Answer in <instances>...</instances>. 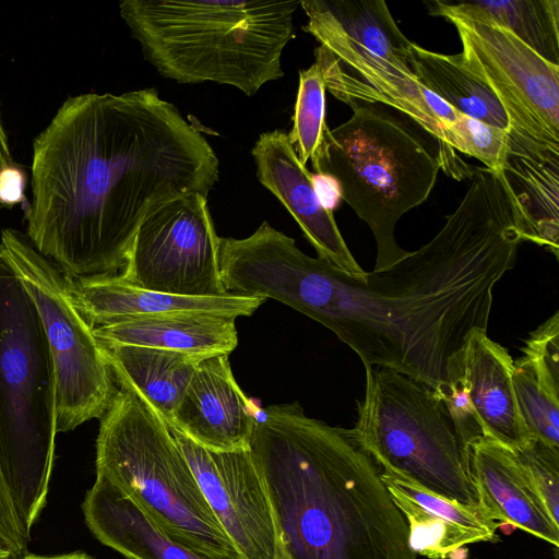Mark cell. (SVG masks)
Segmentation results:
<instances>
[{
  "instance_id": "6da1fadb",
  "label": "cell",
  "mask_w": 559,
  "mask_h": 559,
  "mask_svg": "<svg viewBox=\"0 0 559 559\" xmlns=\"http://www.w3.org/2000/svg\"><path fill=\"white\" fill-rule=\"evenodd\" d=\"M522 241L523 214L511 186L501 170L477 167L441 230L365 281L307 255L265 225L240 249L231 285L321 323L365 368L396 371L438 391L468 335L487 331L493 289Z\"/></svg>"
},
{
  "instance_id": "7a4b0ae2",
  "label": "cell",
  "mask_w": 559,
  "mask_h": 559,
  "mask_svg": "<svg viewBox=\"0 0 559 559\" xmlns=\"http://www.w3.org/2000/svg\"><path fill=\"white\" fill-rule=\"evenodd\" d=\"M217 180L207 140L155 88L69 96L33 141L25 235L70 280L117 275L155 207Z\"/></svg>"
},
{
  "instance_id": "3957f363",
  "label": "cell",
  "mask_w": 559,
  "mask_h": 559,
  "mask_svg": "<svg viewBox=\"0 0 559 559\" xmlns=\"http://www.w3.org/2000/svg\"><path fill=\"white\" fill-rule=\"evenodd\" d=\"M250 452L288 559H417L407 523L352 430L298 403L258 411Z\"/></svg>"
},
{
  "instance_id": "277c9868",
  "label": "cell",
  "mask_w": 559,
  "mask_h": 559,
  "mask_svg": "<svg viewBox=\"0 0 559 559\" xmlns=\"http://www.w3.org/2000/svg\"><path fill=\"white\" fill-rule=\"evenodd\" d=\"M300 1L123 0L120 15L145 59L181 84L215 82L254 95L281 79Z\"/></svg>"
},
{
  "instance_id": "5b68a950",
  "label": "cell",
  "mask_w": 559,
  "mask_h": 559,
  "mask_svg": "<svg viewBox=\"0 0 559 559\" xmlns=\"http://www.w3.org/2000/svg\"><path fill=\"white\" fill-rule=\"evenodd\" d=\"M352 117L326 129L311 160L316 174L334 178L342 199L371 229L373 271L408 251L395 239L397 221L426 201L441 169L437 141L412 119L379 103L350 102Z\"/></svg>"
},
{
  "instance_id": "8992f818",
  "label": "cell",
  "mask_w": 559,
  "mask_h": 559,
  "mask_svg": "<svg viewBox=\"0 0 559 559\" xmlns=\"http://www.w3.org/2000/svg\"><path fill=\"white\" fill-rule=\"evenodd\" d=\"M56 433L47 338L31 296L0 255V471L29 535L47 502Z\"/></svg>"
},
{
  "instance_id": "52a82bcc",
  "label": "cell",
  "mask_w": 559,
  "mask_h": 559,
  "mask_svg": "<svg viewBox=\"0 0 559 559\" xmlns=\"http://www.w3.org/2000/svg\"><path fill=\"white\" fill-rule=\"evenodd\" d=\"M95 466L177 542L212 559H241L168 424L127 386L100 418Z\"/></svg>"
},
{
  "instance_id": "ba28073f",
  "label": "cell",
  "mask_w": 559,
  "mask_h": 559,
  "mask_svg": "<svg viewBox=\"0 0 559 559\" xmlns=\"http://www.w3.org/2000/svg\"><path fill=\"white\" fill-rule=\"evenodd\" d=\"M365 371V394L350 429L362 450L382 473L478 506L468 456L435 392L396 371Z\"/></svg>"
},
{
  "instance_id": "9c48e42d",
  "label": "cell",
  "mask_w": 559,
  "mask_h": 559,
  "mask_svg": "<svg viewBox=\"0 0 559 559\" xmlns=\"http://www.w3.org/2000/svg\"><path fill=\"white\" fill-rule=\"evenodd\" d=\"M0 255L31 296L47 338L56 385V431L102 418L118 389L104 348L74 305L71 280L13 228L0 235Z\"/></svg>"
},
{
  "instance_id": "30bf717a",
  "label": "cell",
  "mask_w": 559,
  "mask_h": 559,
  "mask_svg": "<svg viewBox=\"0 0 559 559\" xmlns=\"http://www.w3.org/2000/svg\"><path fill=\"white\" fill-rule=\"evenodd\" d=\"M207 198L189 193L155 207L140 225L119 277L138 287L187 297L227 295Z\"/></svg>"
},
{
  "instance_id": "8fae6325",
  "label": "cell",
  "mask_w": 559,
  "mask_h": 559,
  "mask_svg": "<svg viewBox=\"0 0 559 559\" xmlns=\"http://www.w3.org/2000/svg\"><path fill=\"white\" fill-rule=\"evenodd\" d=\"M304 29L320 44L314 50L326 90L345 104L379 103L417 123L439 144L441 169L449 177L471 178L473 169L452 148L459 115L405 71L371 53L324 24L308 19Z\"/></svg>"
},
{
  "instance_id": "7c38bea8",
  "label": "cell",
  "mask_w": 559,
  "mask_h": 559,
  "mask_svg": "<svg viewBox=\"0 0 559 559\" xmlns=\"http://www.w3.org/2000/svg\"><path fill=\"white\" fill-rule=\"evenodd\" d=\"M448 21L459 33L463 64L499 99L509 131L559 150V66L503 28L464 17Z\"/></svg>"
},
{
  "instance_id": "4fadbf2b",
  "label": "cell",
  "mask_w": 559,
  "mask_h": 559,
  "mask_svg": "<svg viewBox=\"0 0 559 559\" xmlns=\"http://www.w3.org/2000/svg\"><path fill=\"white\" fill-rule=\"evenodd\" d=\"M241 559H288L273 502L250 450H207L169 426Z\"/></svg>"
},
{
  "instance_id": "5bb4252c",
  "label": "cell",
  "mask_w": 559,
  "mask_h": 559,
  "mask_svg": "<svg viewBox=\"0 0 559 559\" xmlns=\"http://www.w3.org/2000/svg\"><path fill=\"white\" fill-rule=\"evenodd\" d=\"M251 154L259 181L292 214L318 257L349 276L365 281L367 272L350 253L333 212L320 202L312 174L299 160L287 133L282 130L263 132Z\"/></svg>"
},
{
  "instance_id": "9a60e30c",
  "label": "cell",
  "mask_w": 559,
  "mask_h": 559,
  "mask_svg": "<svg viewBox=\"0 0 559 559\" xmlns=\"http://www.w3.org/2000/svg\"><path fill=\"white\" fill-rule=\"evenodd\" d=\"M258 411L237 384L229 355L215 354L198 364L168 426L211 451L249 450Z\"/></svg>"
},
{
  "instance_id": "2e32d148",
  "label": "cell",
  "mask_w": 559,
  "mask_h": 559,
  "mask_svg": "<svg viewBox=\"0 0 559 559\" xmlns=\"http://www.w3.org/2000/svg\"><path fill=\"white\" fill-rule=\"evenodd\" d=\"M381 479L407 523L409 547L416 555L455 559L468 544L499 540L500 524L478 506L464 504L386 473H381Z\"/></svg>"
},
{
  "instance_id": "e0dca14e",
  "label": "cell",
  "mask_w": 559,
  "mask_h": 559,
  "mask_svg": "<svg viewBox=\"0 0 559 559\" xmlns=\"http://www.w3.org/2000/svg\"><path fill=\"white\" fill-rule=\"evenodd\" d=\"M456 366L483 437L514 452L527 448L534 439L519 409L508 350L487 331L475 330L457 353Z\"/></svg>"
},
{
  "instance_id": "ac0fdd59",
  "label": "cell",
  "mask_w": 559,
  "mask_h": 559,
  "mask_svg": "<svg viewBox=\"0 0 559 559\" xmlns=\"http://www.w3.org/2000/svg\"><path fill=\"white\" fill-rule=\"evenodd\" d=\"M477 504L499 524H510L559 548V524L534 490L514 451L480 437L468 452Z\"/></svg>"
},
{
  "instance_id": "d6986e66",
  "label": "cell",
  "mask_w": 559,
  "mask_h": 559,
  "mask_svg": "<svg viewBox=\"0 0 559 559\" xmlns=\"http://www.w3.org/2000/svg\"><path fill=\"white\" fill-rule=\"evenodd\" d=\"M75 307L94 329L118 320L177 311H203L233 317L251 316L265 301L262 297L227 294L187 297L144 289L119 275L71 280Z\"/></svg>"
},
{
  "instance_id": "ffe728a7",
  "label": "cell",
  "mask_w": 559,
  "mask_h": 559,
  "mask_svg": "<svg viewBox=\"0 0 559 559\" xmlns=\"http://www.w3.org/2000/svg\"><path fill=\"white\" fill-rule=\"evenodd\" d=\"M85 523L126 559H212L174 539L136 502L96 475L82 503Z\"/></svg>"
},
{
  "instance_id": "44dd1931",
  "label": "cell",
  "mask_w": 559,
  "mask_h": 559,
  "mask_svg": "<svg viewBox=\"0 0 559 559\" xmlns=\"http://www.w3.org/2000/svg\"><path fill=\"white\" fill-rule=\"evenodd\" d=\"M503 176L523 213L524 241L559 258V150L509 131Z\"/></svg>"
},
{
  "instance_id": "7402d4cb",
  "label": "cell",
  "mask_w": 559,
  "mask_h": 559,
  "mask_svg": "<svg viewBox=\"0 0 559 559\" xmlns=\"http://www.w3.org/2000/svg\"><path fill=\"white\" fill-rule=\"evenodd\" d=\"M235 320L213 312L177 311L124 318L93 330L100 344L229 355L238 344Z\"/></svg>"
},
{
  "instance_id": "603a6c76",
  "label": "cell",
  "mask_w": 559,
  "mask_h": 559,
  "mask_svg": "<svg viewBox=\"0 0 559 559\" xmlns=\"http://www.w3.org/2000/svg\"><path fill=\"white\" fill-rule=\"evenodd\" d=\"M102 346L119 385L134 391L168 425L198 364L207 357L144 346Z\"/></svg>"
},
{
  "instance_id": "cb8c5ba5",
  "label": "cell",
  "mask_w": 559,
  "mask_h": 559,
  "mask_svg": "<svg viewBox=\"0 0 559 559\" xmlns=\"http://www.w3.org/2000/svg\"><path fill=\"white\" fill-rule=\"evenodd\" d=\"M426 4L431 15L464 17L503 28L559 66V0H433Z\"/></svg>"
},
{
  "instance_id": "d4e9b609",
  "label": "cell",
  "mask_w": 559,
  "mask_h": 559,
  "mask_svg": "<svg viewBox=\"0 0 559 559\" xmlns=\"http://www.w3.org/2000/svg\"><path fill=\"white\" fill-rule=\"evenodd\" d=\"M308 19L318 21L397 68L411 71L412 44L382 0H302Z\"/></svg>"
},
{
  "instance_id": "484cf974",
  "label": "cell",
  "mask_w": 559,
  "mask_h": 559,
  "mask_svg": "<svg viewBox=\"0 0 559 559\" xmlns=\"http://www.w3.org/2000/svg\"><path fill=\"white\" fill-rule=\"evenodd\" d=\"M411 71L428 91L455 111L510 130L507 114L493 92L463 64L460 53L435 52L412 43Z\"/></svg>"
},
{
  "instance_id": "4316f807",
  "label": "cell",
  "mask_w": 559,
  "mask_h": 559,
  "mask_svg": "<svg viewBox=\"0 0 559 559\" xmlns=\"http://www.w3.org/2000/svg\"><path fill=\"white\" fill-rule=\"evenodd\" d=\"M325 91L322 71L316 62L299 72L293 129L287 135L305 166L317 155L328 129Z\"/></svg>"
},
{
  "instance_id": "83f0119b",
  "label": "cell",
  "mask_w": 559,
  "mask_h": 559,
  "mask_svg": "<svg viewBox=\"0 0 559 559\" xmlns=\"http://www.w3.org/2000/svg\"><path fill=\"white\" fill-rule=\"evenodd\" d=\"M520 413L534 440L559 449V397L548 393L520 357L512 376Z\"/></svg>"
},
{
  "instance_id": "f1b7e54d",
  "label": "cell",
  "mask_w": 559,
  "mask_h": 559,
  "mask_svg": "<svg viewBox=\"0 0 559 559\" xmlns=\"http://www.w3.org/2000/svg\"><path fill=\"white\" fill-rule=\"evenodd\" d=\"M452 148L480 160L486 168L502 170L509 146V131L459 112L453 127Z\"/></svg>"
},
{
  "instance_id": "f546056e",
  "label": "cell",
  "mask_w": 559,
  "mask_h": 559,
  "mask_svg": "<svg viewBox=\"0 0 559 559\" xmlns=\"http://www.w3.org/2000/svg\"><path fill=\"white\" fill-rule=\"evenodd\" d=\"M521 358L538 383L559 397V312L556 311L525 340Z\"/></svg>"
},
{
  "instance_id": "4dcf8cb0",
  "label": "cell",
  "mask_w": 559,
  "mask_h": 559,
  "mask_svg": "<svg viewBox=\"0 0 559 559\" xmlns=\"http://www.w3.org/2000/svg\"><path fill=\"white\" fill-rule=\"evenodd\" d=\"M515 454L551 519L559 524V449L534 440Z\"/></svg>"
},
{
  "instance_id": "1f68e13d",
  "label": "cell",
  "mask_w": 559,
  "mask_h": 559,
  "mask_svg": "<svg viewBox=\"0 0 559 559\" xmlns=\"http://www.w3.org/2000/svg\"><path fill=\"white\" fill-rule=\"evenodd\" d=\"M0 538L15 559L27 552L31 535L22 526L0 471Z\"/></svg>"
},
{
  "instance_id": "d6a6232c",
  "label": "cell",
  "mask_w": 559,
  "mask_h": 559,
  "mask_svg": "<svg viewBox=\"0 0 559 559\" xmlns=\"http://www.w3.org/2000/svg\"><path fill=\"white\" fill-rule=\"evenodd\" d=\"M26 187V175L13 164L0 171V206L11 207L21 203Z\"/></svg>"
},
{
  "instance_id": "836d02e7",
  "label": "cell",
  "mask_w": 559,
  "mask_h": 559,
  "mask_svg": "<svg viewBox=\"0 0 559 559\" xmlns=\"http://www.w3.org/2000/svg\"><path fill=\"white\" fill-rule=\"evenodd\" d=\"M312 180L320 202L325 209L333 212L343 200L337 181L323 174L312 175Z\"/></svg>"
},
{
  "instance_id": "e575fe53",
  "label": "cell",
  "mask_w": 559,
  "mask_h": 559,
  "mask_svg": "<svg viewBox=\"0 0 559 559\" xmlns=\"http://www.w3.org/2000/svg\"><path fill=\"white\" fill-rule=\"evenodd\" d=\"M14 164L0 108V171Z\"/></svg>"
},
{
  "instance_id": "d590c367",
  "label": "cell",
  "mask_w": 559,
  "mask_h": 559,
  "mask_svg": "<svg viewBox=\"0 0 559 559\" xmlns=\"http://www.w3.org/2000/svg\"><path fill=\"white\" fill-rule=\"evenodd\" d=\"M19 559H95V558L90 556L86 552H83V551H73V552L53 555V556H43V555H35V554L26 552Z\"/></svg>"
},
{
  "instance_id": "8d00e7d4",
  "label": "cell",
  "mask_w": 559,
  "mask_h": 559,
  "mask_svg": "<svg viewBox=\"0 0 559 559\" xmlns=\"http://www.w3.org/2000/svg\"><path fill=\"white\" fill-rule=\"evenodd\" d=\"M0 559H15L0 538Z\"/></svg>"
}]
</instances>
